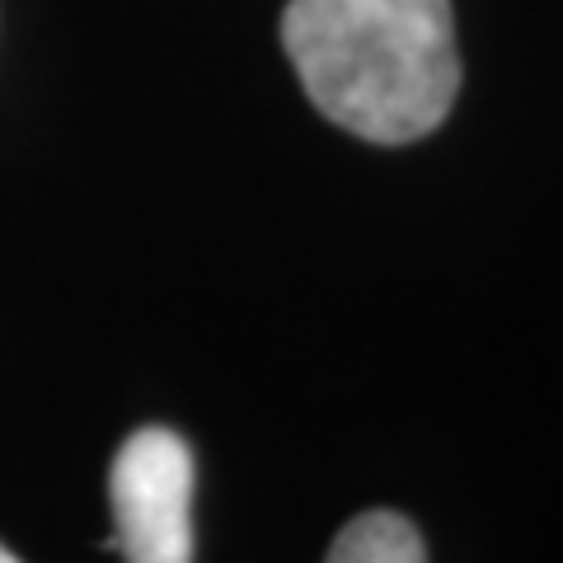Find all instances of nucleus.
<instances>
[{"label":"nucleus","instance_id":"7ed1b4c3","mask_svg":"<svg viewBox=\"0 0 563 563\" xmlns=\"http://www.w3.org/2000/svg\"><path fill=\"white\" fill-rule=\"evenodd\" d=\"M324 563H428V550L409 517L362 512L339 531Z\"/></svg>","mask_w":563,"mask_h":563},{"label":"nucleus","instance_id":"f03ea898","mask_svg":"<svg viewBox=\"0 0 563 563\" xmlns=\"http://www.w3.org/2000/svg\"><path fill=\"white\" fill-rule=\"evenodd\" d=\"M192 479L198 465L179 432H132L109 474L113 536L103 544L128 563H192Z\"/></svg>","mask_w":563,"mask_h":563},{"label":"nucleus","instance_id":"f257e3e1","mask_svg":"<svg viewBox=\"0 0 563 563\" xmlns=\"http://www.w3.org/2000/svg\"><path fill=\"white\" fill-rule=\"evenodd\" d=\"M282 47L314 109L376 146L437 132L461 95L451 0H287Z\"/></svg>","mask_w":563,"mask_h":563},{"label":"nucleus","instance_id":"20e7f679","mask_svg":"<svg viewBox=\"0 0 563 563\" xmlns=\"http://www.w3.org/2000/svg\"><path fill=\"white\" fill-rule=\"evenodd\" d=\"M0 563H20V559H14V554L5 550V544H0Z\"/></svg>","mask_w":563,"mask_h":563}]
</instances>
